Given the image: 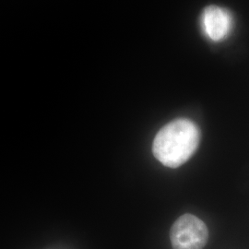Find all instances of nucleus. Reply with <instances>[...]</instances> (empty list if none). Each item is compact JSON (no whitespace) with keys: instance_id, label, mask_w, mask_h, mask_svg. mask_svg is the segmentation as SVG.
<instances>
[{"instance_id":"obj_1","label":"nucleus","mask_w":249,"mask_h":249,"mask_svg":"<svg viewBox=\"0 0 249 249\" xmlns=\"http://www.w3.org/2000/svg\"><path fill=\"white\" fill-rule=\"evenodd\" d=\"M200 137L195 122L186 118L176 119L156 134L152 144L153 155L164 166L178 168L196 152Z\"/></svg>"},{"instance_id":"obj_2","label":"nucleus","mask_w":249,"mask_h":249,"mask_svg":"<svg viewBox=\"0 0 249 249\" xmlns=\"http://www.w3.org/2000/svg\"><path fill=\"white\" fill-rule=\"evenodd\" d=\"M170 240L173 249H203L209 240V231L199 218L184 214L173 224Z\"/></svg>"},{"instance_id":"obj_3","label":"nucleus","mask_w":249,"mask_h":249,"mask_svg":"<svg viewBox=\"0 0 249 249\" xmlns=\"http://www.w3.org/2000/svg\"><path fill=\"white\" fill-rule=\"evenodd\" d=\"M232 19L226 9L211 6L205 9L201 17V26L205 36L213 42L222 41L231 32Z\"/></svg>"}]
</instances>
